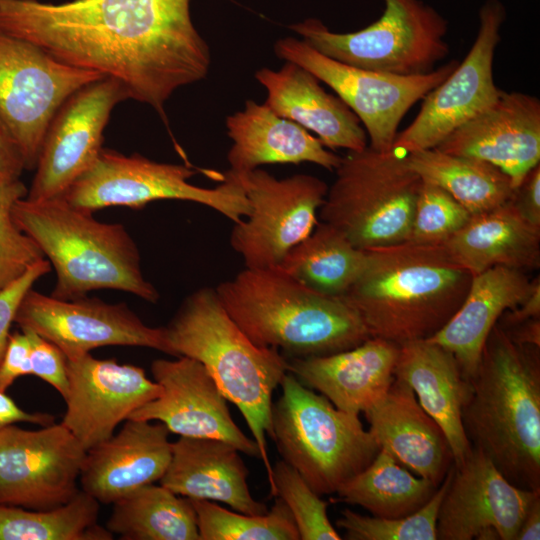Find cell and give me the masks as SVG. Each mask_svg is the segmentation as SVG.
Masks as SVG:
<instances>
[{
  "label": "cell",
  "mask_w": 540,
  "mask_h": 540,
  "mask_svg": "<svg viewBox=\"0 0 540 540\" xmlns=\"http://www.w3.org/2000/svg\"><path fill=\"white\" fill-rule=\"evenodd\" d=\"M191 0H0V32L28 41L64 64L116 80L127 99L165 104L205 79L211 54Z\"/></svg>",
  "instance_id": "6da1fadb"
},
{
  "label": "cell",
  "mask_w": 540,
  "mask_h": 540,
  "mask_svg": "<svg viewBox=\"0 0 540 540\" xmlns=\"http://www.w3.org/2000/svg\"><path fill=\"white\" fill-rule=\"evenodd\" d=\"M462 424L471 447L508 481L540 490L539 347L516 342L497 322L470 379Z\"/></svg>",
  "instance_id": "7a4b0ae2"
},
{
  "label": "cell",
  "mask_w": 540,
  "mask_h": 540,
  "mask_svg": "<svg viewBox=\"0 0 540 540\" xmlns=\"http://www.w3.org/2000/svg\"><path fill=\"white\" fill-rule=\"evenodd\" d=\"M364 267L341 297L370 337L397 345L426 340L462 304L472 275L442 244L404 241L366 249Z\"/></svg>",
  "instance_id": "3957f363"
},
{
  "label": "cell",
  "mask_w": 540,
  "mask_h": 540,
  "mask_svg": "<svg viewBox=\"0 0 540 540\" xmlns=\"http://www.w3.org/2000/svg\"><path fill=\"white\" fill-rule=\"evenodd\" d=\"M223 307L258 346L291 358L355 347L370 335L341 297L315 291L280 267H245L215 288Z\"/></svg>",
  "instance_id": "277c9868"
},
{
  "label": "cell",
  "mask_w": 540,
  "mask_h": 540,
  "mask_svg": "<svg viewBox=\"0 0 540 540\" xmlns=\"http://www.w3.org/2000/svg\"><path fill=\"white\" fill-rule=\"evenodd\" d=\"M169 355L202 363L227 401L244 417L260 451L270 492L273 467L266 436H272V395L288 372L279 350L256 345L229 316L215 288L188 295L164 326Z\"/></svg>",
  "instance_id": "5b68a950"
},
{
  "label": "cell",
  "mask_w": 540,
  "mask_h": 540,
  "mask_svg": "<svg viewBox=\"0 0 540 540\" xmlns=\"http://www.w3.org/2000/svg\"><path fill=\"white\" fill-rule=\"evenodd\" d=\"M64 198L15 202L13 219L56 272L51 296L73 300L99 289L128 292L156 303L160 294L141 268L137 244L120 223L95 219Z\"/></svg>",
  "instance_id": "8992f818"
},
{
  "label": "cell",
  "mask_w": 540,
  "mask_h": 540,
  "mask_svg": "<svg viewBox=\"0 0 540 540\" xmlns=\"http://www.w3.org/2000/svg\"><path fill=\"white\" fill-rule=\"evenodd\" d=\"M272 405L271 439L282 460L320 496L336 493L365 469L380 450L358 415L336 408L289 371Z\"/></svg>",
  "instance_id": "52a82bcc"
},
{
  "label": "cell",
  "mask_w": 540,
  "mask_h": 540,
  "mask_svg": "<svg viewBox=\"0 0 540 540\" xmlns=\"http://www.w3.org/2000/svg\"><path fill=\"white\" fill-rule=\"evenodd\" d=\"M406 155L369 146L348 151L320 208L322 222L362 250L407 241L422 179Z\"/></svg>",
  "instance_id": "ba28073f"
},
{
  "label": "cell",
  "mask_w": 540,
  "mask_h": 540,
  "mask_svg": "<svg viewBox=\"0 0 540 540\" xmlns=\"http://www.w3.org/2000/svg\"><path fill=\"white\" fill-rule=\"evenodd\" d=\"M384 1L381 17L355 32H333L314 18L290 29L321 54L354 67L401 76L434 70L449 54L446 19L421 0Z\"/></svg>",
  "instance_id": "9c48e42d"
},
{
  "label": "cell",
  "mask_w": 540,
  "mask_h": 540,
  "mask_svg": "<svg viewBox=\"0 0 540 540\" xmlns=\"http://www.w3.org/2000/svg\"><path fill=\"white\" fill-rule=\"evenodd\" d=\"M196 171L183 164L156 162L139 154L102 148L95 161L61 196L74 207L94 212L121 206L141 209L157 200H182L207 206L234 223L250 213L238 177L231 171L214 188L193 185Z\"/></svg>",
  "instance_id": "30bf717a"
},
{
  "label": "cell",
  "mask_w": 540,
  "mask_h": 540,
  "mask_svg": "<svg viewBox=\"0 0 540 540\" xmlns=\"http://www.w3.org/2000/svg\"><path fill=\"white\" fill-rule=\"evenodd\" d=\"M274 52L328 85L358 117L369 138L368 146L378 152L392 149L405 114L459 63L451 60L425 74L401 76L339 62L295 37L277 40Z\"/></svg>",
  "instance_id": "8fae6325"
},
{
  "label": "cell",
  "mask_w": 540,
  "mask_h": 540,
  "mask_svg": "<svg viewBox=\"0 0 540 540\" xmlns=\"http://www.w3.org/2000/svg\"><path fill=\"white\" fill-rule=\"evenodd\" d=\"M103 78L59 62L40 47L0 32V118L34 170L53 116L74 92Z\"/></svg>",
  "instance_id": "7c38bea8"
},
{
  "label": "cell",
  "mask_w": 540,
  "mask_h": 540,
  "mask_svg": "<svg viewBox=\"0 0 540 540\" xmlns=\"http://www.w3.org/2000/svg\"><path fill=\"white\" fill-rule=\"evenodd\" d=\"M234 174L244 188L250 213L233 226L231 246L245 267L279 266L314 230L328 186L309 174L278 179L260 168Z\"/></svg>",
  "instance_id": "4fadbf2b"
},
{
  "label": "cell",
  "mask_w": 540,
  "mask_h": 540,
  "mask_svg": "<svg viewBox=\"0 0 540 540\" xmlns=\"http://www.w3.org/2000/svg\"><path fill=\"white\" fill-rule=\"evenodd\" d=\"M505 9L489 0L479 12V28L468 54L424 98L412 123L398 133L392 149L408 154L437 147L449 134L492 105L499 97L493 61Z\"/></svg>",
  "instance_id": "5bb4252c"
},
{
  "label": "cell",
  "mask_w": 540,
  "mask_h": 540,
  "mask_svg": "<svg viewBox=\"0 0 540 540\" xmlns=\"http://www.w3.org/2000/svg\"><path fill=\"white\" fill-rule=\"evenodd\" d=\"M86 450L70 430L52 423L0 429V505L48 510L70 501Z\"/></svg>",
  "instance_id": "9a60e30c"
},
{
  "label": "cell",
  "mask_w": 540,
  "mask_h": 540,
  "mask_svg": "<svg viewBox=\"0 0 540 540\" xmlns=\"http://www.w3.org/2000/svg\"><path fill=\"white\" fill-rule=\"evenodd\" d=\"M15 323L56 345L67 359L103 346H137L169 354L164 327L145 324L126 303L87 296L61 300L31 288Z\"/></svg>",
  "instance_id": "2e32d148"
},
{
  "label": "cell",
  "mask_w": 540,
  "mask_h": 540,
  "mask_svg": "<svg viewBox=\"0 0 540 540\" xmlns=\"http://www.w3.org/2000/svg\"><path fill=\"white\" fill-rule=\"evenodd\" d=\"M126 99L122 86L108 77L69 96L48 125L26 198L61 197L97 158L111 112Z\"/></svg>",
  "instance_id": "e0dca14e"
},
{
  "label": "cell",
  "mask_w": 540,
  "mask_h": 540,
  "mask_svg": "<svg viewBox=\"0 0 540 540\" xmlns=\"http://www.w3.org/2000/svg\"><path fill=\"white\" fill-rule=\"evenodd\" d=\"M540 496L510 481L481 451L472 448L452 476L437 517L439 540H515L520 525Z\"/></svg>",
  "instance_id": "ac0fdd59"
},
{
  "label": "cell",
  "mask_w": 540,
  "mask_h": 540,
  "mask_svg": "<svg viewBox=\"0 0 540 540\" xmlns=\"http://www.w3.org/2000/svg\"><path fill=\"white\" fill-rule=\"evenodd\" d=\"M69 390L61 423L88 451L115 433L116 427L161 394L145 370L90 353L67 359Z\"/></svg>",
  "instance_id": "d6986e66"
},
{
  "label": "cell",
  "mask_w": 540,
  "mask_h": 540,
  "mask_svg": "<svg viewBox=\"0 0 540 540\" xmlns=\"http://www.w3.org/2000/svg\"><path fill=\"white\" fill-rule=\"evenodd\" d=\"M151 372L161 386V394L129 419L161 422L179 436L221 439L260 459L256 442L236 425L227 399L202 363L186 356L157 359L151 364Z\"/></svg>",
  "instance_id": "ffe728a7"
},
{
  "label": "cell",
  "mask_w": 540,
  "mask_h": 540,
  "mask_svg": "<svg viewBox=\"0 0 540 540\" xmlns=\"http://www.w3.org/2000/svg\"><path fill=\"white\" fill-rule=\"evenodd\" d=\"M438 150L498 167L516 189L540 161V101L501 91L496 101L449 134Z\"/></svg>",
  "instance_id": "44dd1931"
},
{
  "label": "cell",
  "mask_w": 540,
  "mask_h": 540,
  "mask_svg": "<svg viewBox=\"0 0 540 540\" xmlns=\"http://www.w3.org/2000/svg\"><path fill=\"white\" fill-rule=\"evenodd\" d=\"M169 434L161 422L127 419L117 433L86 451L81 490L108 505L159 482L171 460Z\"/></svg>",
  "instance_id": "7402d4cb"
},
{
  "label": "cell",
  "mask_w": 540,
  "mask_h": 540,
  "mask_svg": "<svg viewBox=\"0 0 540 540\" xmlns=\"http://www.w3.org/2000/svg\"><path fill=\"white\" fill-rule=\"evenodd\" d=\"M398 353L399 345L370 337L333 354L291 358L288 371L336 408L359 416L388 392Z\"/></svg>",
  "instance_id": "603a6c76"
},
{
  "label": "cell",
  "mask_w": 540,
  "mask_h": 540,
  "mask_svg": "<svg viewBox=\"0 0 540 540\" xmlns=\"http://www.w3.org/2000/svg\"><path fill=\"white\" fill-rule=\"evenodd\" d=\"M364 415L381 448L413 474L437 487L441 484L453 464L450 445L407 383L395 378L386 395Z\"/></svg>",
  "instance_id": "cb8c5ba5"
},
{
  "label": "cell",
  "mask_w": 540,
  "mask_h": 540,
  "mask_svg": "<svg viewBox=\"0 0 540 540\" xmlns=\"http://www.w3.org/2000/svg\"><path fill=\"white\" fill-rule=\"evenodd\" d=\"M255 79L265 88V104L272 111L314 132L326 148L361 151L368 146L355 113L305 68L285 61L279 70L260 68Z\"/></svg>",
  "instance_id": "d4e9b609"
},
{
  "label": "cell",
  "mask_w": 540,
  "mask_h": 540,
  "mask_svg": "<svg viewBox=\"0 0 540 540\" xmlns=\"http://www.w3.org/2000/svg\"><path fill=\"white\" fill-rule=\"evenodd\" d=\"M248 469L231 443L207 437L179 436L160 485L189 499L217 501L234 511L259 515L268 511L255 500L247 482Z\"/></svg>",
  "instance_id": "484cf974"
},
{
  "label": "cell",
  "mask_w": 540,
  "mask_h": 540,
  "mask_svg": "<svg viewBox=\"0 0 540 540\" xmlns=\"http://www.w3.org/2000/svg\"><path fill=\"white\" fill-rule=\"evenodd\" d=\"M232 145L227 154L230 171L244 173L266 164L310 162L330 171L341 158L299 124L283 118L265 103L251 99L226 118Z\"/></svg>",
  "instance_id": "4316f807"
},
{
  "label": "cell",
  "mask_w": 540,
  "mask_h": 540,
  "mask_svg": "<svg viewBox=\"0 0 540 540\" xmlns=\"http://www.w3.org/2000/svg\"><path fill=\"white\" fill-rule=\"evenodd\" d=\"M532 283L524 271L503 266L472 276L458 310L426 340L450 351L465 378L470 380L477 371L491 330L506 311L524 301Z\"/></svg>",
  "instance_id": "83f0119b"
},
{
  "label": "cell",
  "mask_w": 540,
  "mask_h": 540,
  "mask_svg": "<svg viewBox=\"0 0 540 540\" xmlns=\"http://www.w3.org/2000/svg\"><path fill=\"white\" fill-rule=\"evenodd\" d=\"M394 376L407 383L421 407L441 427L460 466L472 447L462 424V410L469 397L466 379L454 355L428 340L399 345Z\"/></svg>",
  "instance_id": "f1b7e54d"
},
{
  "label": "cell",
  "mask_w": 540,
  "mask_h": 540,
  "mask_svg": "<svg viewBox=\"0 0 540 540\" xmlns=\"http://www.w3.org/2000/svg\"><path fill=\"white\" fill-rule=\"evenodd\" d=\"M442 245L472 276L495 266L525 272L540 265V227L530 223L512 199L472 214Z\"/></svg>",
  "instance_id": "f546056e"
},
{
  "label": "cell",
  "mask_w": 540,
  "mask_h": 540,
  "mask_svg": "<svg viewBox=\"0 0 540 540\" xmlns=\"http://www.w3.org/2000/svg\"><path fill=\"white\" fill-rule=\"evenodd\" d=\"M406 160L422 181L445 190L471 215L500 206L514 196L509 176L481 159L430 148L408 153Z\"/></svg>",
  "instance_id": "4dcf8cb0"
},
{
  "label": "cell",
  "mask_w": 540,
  "mask_h": 540,
  "mask_svg": "<svg viewBox=\"0 0 540 540\" xmlns=\"http://www.w3.org/2000/svg\"><path fill=\"white\" fill-rule=\"evenodd\" d=\"M112 505L106 528L122 540H200L190 499L162 485L142 486Z\"/></svg>",
  "instance_id": "1f68e13d"
},
{
  "label": "cell",
  "mask_w": 540,
  "mask_h": 540,
  "mask_svg": "<svg viewBox=\"0 0 540 540\" xmlns=\"http://www.w3.org/2000/svg\"><path fill=\"white\" fill-rule=\"evenodd\" d=\"M365 260V250L355 247L337 228L321 222L278 267L315 291L342 296L361 273Z\"/></svg>",
  "instance_id": "d6a6232c"
},
{
  "label": "cell",
  "mask_w": 540,
  "mask_h": 540,
  "mask_svg": "<svg viewBox=\"0 0 540 540\" xmlns=\"http://www.w3.org/2000/svg\"><path fill=\"white\" fill-rule=\"evenodd\" d=\"M437 488L380 448L372 462L341 485L336 494L338 500L361 506L372 516L400 518L420 509Z\"/></svg>",
  "instance_id": "836d02e7"
},
{
  "label": "cell",
  "mask_w": 540,
  "mask_h": 540,
  "mask_svg": "<svg viewBox=\"0 0 540 540\" xmlns=\"http://www.w3.org/2000/svg\"><path fill=\"white\" fill-rule=\"evenodd\" d=\"M100 503L82 491L48 510L0 505V540H112L98 524Z\"/></svg>",
  "instance_id": "e575fe53"
},
{
  "label": "cell",
  "mask_w": 540,
  "mask_h": 540,
  "mask_svg": "<svg viewBox=\"0 0 540 540\" xmlns=\"http://www.w3.org/2000/svg\"><path fill=\"white\" fill-rule=\"evenodd\" d=\"M200 540H300L293 516L279 497L264 514L233 512L203 499H190Z\"/></svg>",
  "instance_id": "d590c367"
},
{
  "label": "cell",
  "mask_w": 540,
  "mask_h": 540,
  "mask_svg": "<svg viewBox=\"0 0 540 540\" xmlns=\"http://www.w3.org/2000/svg\"><path fill=\"white\" fill-rule=\"evenodd\" d=\"M452 476V466L432 497L414 513L400 518L365 516L341 511L336 526L348 540H436L439 508Z\"/></svg>",
  "instance_id": "8d00e7d4"
},
{
  "label": "cell",
  "mask_w": 540,
  "mask_h": 540,
  "mask_svg": "<svg viewBox=\"0 0 540 540\" xmlns=\"http://www.w3.org/2000/svg\"><path fill=\"white\" fill-rule=\"evenodd\" d=\"M273 467L270 496L279 497L291 512L302 540H340L329 520L328 502L321 499L302 476L282 459Z\"/></svg>",
  "instance_id": "74e56055"
},
{
  "label": "cell",
  "mask_w": 540,
  "mask_h": 540,
  "mask_svg": "<svg viewBox=\"0 0 540 540\" xmlns=\"http://www.w3.org/2000/svg\"><path fill=\"white\" fill-rule=\"evenodd\" d=\"M24 183L18 179L0 185V290L44 259L38 245L16 225L12 208L26 197Z\"/></svg>",
  "instance_id": "f35d334b"
},
{
  "label": "cell",
  "mask_w": 540,
  "mask_h": 540,
  "mask_svg": "<svg viewBox=\"0 0 540 540\" xmlns=\"http://www.w3.org/2000/svg\"><path fill=\"white\" fill-rule=\"evenodd\" d=\"M470 216L445 190L422 181L407 241L429 245L443 244L464 226Z\"/></svg>",
  "instance_id": "ab89813d"
},
{
  "label": "cell",
  "mask_w": 540,
  "mask_h": 540,
  "mask_svg": "<svg viewBox=\"0 0 540 540\" xmlns=\"http://www.w3.org/2000/svg\"><path fill=\"white\" fill-rule=\"evenodd\" d=\"M21 330L30 342L31 375L51 385L65 399L69 390L66 356L56 345L36 332Z\"/></svg>",
  "instance_id": "60d3db41"
},
{
  "label": "cell",
  "mask_w": 540,
  "mask_h": 540,
  "mask_svg": "<svg viewBox=\"0 0 540 540\" xmlns=\"http://www.w3.org/2000/svg\"><path fill=\"white\" fill-rule=\"evenodd\" d=\"M51 271L50 262L44 258L33 264L23 275L0 290V363L4 357L10 328L15 322L19 305L34 283Z\"/></svg>",
  "instance_id": "b9f144b4"
},
{
  "label": "cell",
  "mask_w": 540,
  "mask_h": 540,
  "mask_svg": "<svg viewBox=\"0 0 540 540\" xmlns=\"http://www.w3.org/2000/svg\"><path fill=\"white\" fill-rule=\"evenodd\" d=\"M25 375H31L30 342L21 330L10 335L0 363V391L5 393L17 378Z\"/></svg>",
  "instance_id": "7bdbcfd3"
},
{
  "label": "cell",
  "mask_w": 540,
  "mask_h": 540,
  "mask_svg": "<svg viewBox=\"0 0 540 540\" xmlns=\"http://www.w3.org/2000/svg\"><path fill=\"white\" fill-rule=\"evenodd\" d=\"M512 201L530 223L540 227V165L515 189Z\"/></svg>",
  "instance_id": "ee69618b"
},
{
  "label": "cell",
  "mask_w": 540,
  "mask_h": 540,
  "mask_svg": "<svg viewBox=\"0 0 540 540\" xmlns=\"http://www.w3.org/2000/svg\"><path fill=\"white\" fill-rule=\"evenodd\" d=\"M25 169L22 152L12 133L0 118V185L20 179Z\"/></svg>",
  "instance_id": "f6af8a7d"
},
{
  "label": "cell",
  "mask_w": 540,
  "mask_h": 540,
  "mask_svg": "<svg viewBox=\"0 0 540 540\" xmlns=\"http://www.w3.org/2000/svg\"><path fill=\"white\" fill-rule=\"evenodd\" d=\"M21 422L46 426L55 423V417L48 413L27 412L21 409L6 393L0 391V429L9 424Z\"/></svg>",
  "instance_id": "bcb514c9"
},
{
  "label": "cell",
  "mask_w": 540,
  "mask_h": 540,
  "mask_svg": "<svg viewBox=\"0 0 540 540\" xmlns=\"http://www.w3.org/2000/svg\"><path fill=\"white\" fill-rule=\"evenodd\" d=\"M540 317V279H533L532 288L524 301L512 310L506 311L498 324L509 328L532 318Z\"/></svg>",
  "instance_id": "7dc6e473"
},
{
  "label": "cell",
  "mask_w": 540,
  "mask_h": 540,
  "mask_svg": "<svg viewBox=\"0 0 540 540\" xmlns=\"http://www.w3.org/2000/svg\"><path fill=\"white\" fill-rule=\"evenodd\" d=\"M512 327L514 328L505 329L516 342L540 348V317L529 319Z\"/></svg>",
  "instance_id": "c3c4849f"
},
{
  "label": "cell",
  "mask_w": 540,
  "mask_h": 540,
  "mask_svg": "<svg viewBox=\"0 0 540 540\" xmlns=\"http://www.w3.org/2000/svg\"><path fill=\"white\" fill-rule=\"evenodd\" d=\"M540 539V496L532 503L526 513L515 540Z\"/></svg>",
  "instance_id": "681fc988"
}]
</instances>
